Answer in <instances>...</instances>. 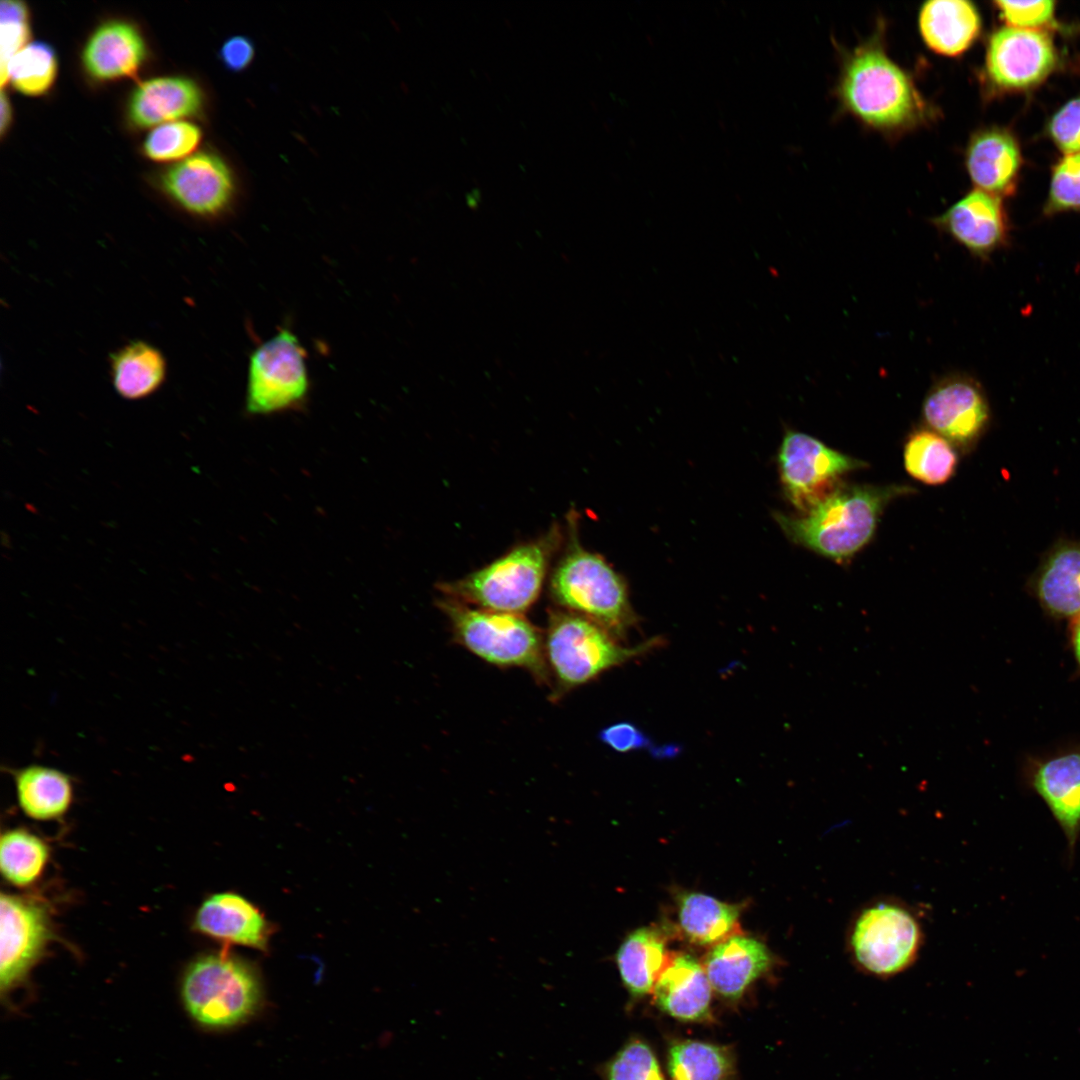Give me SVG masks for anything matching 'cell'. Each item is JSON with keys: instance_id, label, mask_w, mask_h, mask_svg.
<instances>
[{"instance_id": "cell-11", "label": "cell", "mask_w": 1080, "mask_h": 1080, "mask_svg": "<svg viewBox=\"0 0 1080 1080\" xmlns=\"http://www.w3.org/2000/svg\"><path fill=\"white\" fill-rule=\"evenodd\" d=\"M922 416L930 430L953 446L967 449L984 432L990 410L976 379L951 373L931 386L922 404Z\"/></svg>"}, {"instance_id": "cell-13", "label": "cell", "mask_w": 1080, "mask_h": 1080, "mask_svg": "<svg viewBox=\"0 0 1080 1080\" xmlns=\"http://www.w3.org/2000/svg\"><path fill=\"white\" fill-rule=\"evenodd\" d=\"M0 987L19 984L42 954L50 936L48 913L40 902L20 896L0 897Z\"/></svg>"}, {"instance_id": "cell-23", "label": "cell", "mask_w": 1080, "mask_h": 1080, "mask_svg": "<svg viewBox=\"0 0 1080 1080\" xmlns=\"http://www.w3.org/2000/svg\"><path fill=\"white\" fill-rule=\"evenodd\" d=\"M1041 606L1057 618L1080 615V542H1062L1047 555L1033 579Z\"/></svg>"}, {"instance_id": "cell-30", "label": "cell", "mask_w": 1080, "mask_h": 1080, "mask_svg": "<svg viewBox=\"0 0 1080 1080\" xmlns=\"http://www.w3.org/2000/svg\"><path fill=\"white\" fill-rule=\"evenodd\" d=\"M668 1071L672 1080H728L733 1062L723 1047L685 1040L670 1048Z\"/></svg>"}, {"instance_id": "cell-5", "label": "cell", "mask_w": 1080, "mask_h": 1080, "mask_svg": "<svg viewBox=\"0 0 1080 1080\" xmlns=\"http://www.w3.org/2000/svg\"><path fill=\"white\" fill-rule=\"evenodd\" d=\"M924 939L918 913L899 899L882 897L856 911L848 924L845 945L858 971L890 979L916 963Z\"/></svg>"}, {"instance_id": "cell-29", "label": "cell", "mask_w": 1080, "mask_h": 1080, "mask_svg": "<svg viewBox=\"0 0 1080 1080\" xmlns=\"http://www.w3.org/2000/svg\"><path fill=\"white\" fill-rule=\"evenodd\" d=\"M954 446L929 429L912 432L904 446L906 471L915 479L930 485L948 481L957 466Z\"/></svg>"}, {"instance_id": "cell-36", "label": "cell", "mask_w": 1080, "mask_h": 1080, "mask_svg": "<svg viewBox=\"0 0 1080 1080\" xmlns=\"http://www.w3.org/2000/svg\"><path fill=\"white\" fill-rule=\"evenodd\" d=\"M1 86L8 80V66L30 38L29 10L22 1L1 2Z\"/></svg>"}, {"instance_id": "cell-21", "label": "cell", "mask_w": 1080, "mask_h": 1080, "mask_svg": "<svg viewBox=\"0 0 1080 1080\" xmlns=\"http://www.w3.org/2000/svg\"><path fill=\"white\" fill-rule=\"evenodd\" d=\"M195 927L225 943L256 949H264L268 941L269 930L262 913L246 898L232 892L207 898L196 913Z\"/></svg>"}, {"instance_id": "cell-12", "label": "cell", "mask_w": 1080, "mask_h": 1080, "mask_svg": "<svg viewBox=\"0 0 1080 1080\" xmlns=\"http://www.w3.org/2000/svg\"><path fill=\"white\" fill-rule=\"evenodd\" d=\"M1057 65L1050 36L1039 30L1003 27L992 34L986 74L999 89L1026 90L1044 81Z\"/></svg>"}, {"instance_id": "cell-25", "label": "cell", "mask_w": 1080, "mask_h": 1080, "mask_svg": "<svg viewBox=\"0 0 1080 1080\" xmlns=\"http://www.w3.org/2000/svg\"><path fill=\"white\" fill-rule=\"evenodd\" d=\"M109 364L113 388L127 400L151 396L160 389L167 375L163 353L143 340H134L116 350Z\"/></svg>"}, {"instance_id": "cell-28", "label": "cell", "mask_w": 1080, "mask_h": 1080, "mask_svg": "<svg viewBox=\"0 0 1080 1080\" xmlns=\"http://www.w3.org/2000/svg\"><path fill=\"white\" fill-rule=\"evenodd\" d=\"M740 914L737 905L710 895L685 892L678 900L679 926L686 938L698 945L714 944L735 927Z\"/></svg>"}, {"instance_id": "cell-1", "label": "cell", "mask_w": 1080, "mask_h": 1080, "mask_svg": "<svg viewBox=\"0 0 1080 1080\" xmlns=\"http://www.w3.org/2000/svg\"><path fill=\"white\" fill-rule=\"evenodd\" d=\"M912 491L903 485H842L801 515L776 513L775 519L793 542L843 562L871 540L887 504Z\"/></svg>"}, {"instance_id": "cell-39", "label": "cell", "mask_w": 1080, "mask_h": 1080, "mask_svg": "<svg viewBox=\"0 0 1080 1080\" xmlns=\"http://www.w3.org/2000/svg\"><path fill=\"white\" fill-rule=\"evenodd\" d=\"M254 54V45L245 36H233L227 39L219 51L222 63L233 72L246 69L253 60Z\"/></svg>"}, {"instance_id": "cell-4", "label": "cell", "mask_w": 1080, "mask_h": 1080, "mask_svg": "<svg viewBox=\"0 0 1080 1080\" xmlns=\"http://www.w3.org/2000/svg\"><path fill=\"white\" fill-rule=\"evenodd\" d=\"M838 89L848 111L880 130L910 128L927 117V105L909 76L875 43L848 57Z\"/></svg>"}, {"instance_id": "cell-6", "label": "cell", "mask_w": 1080, "mask_h": 1080, "mask_svg": "<svg viewBox=\"0 0 1080 1080\" xmlns=\"http://www.w3.org/2000/svg\"><path fill=\"white\" fill-rule=\"evenodd\" d=\"M438 607L447 616L454 640L485 662L499 667H518L537 682L550 685L544 654V637L522 614L472 608L445 597Z\"/></svg>"}, {"instance_id": "cell-2", "label": "cell", "mask_w": 1080, "mask_h": 1080, "mask_svg": "<svg viewBox=\"0 0 1080 1080\" xmlns=\"http://www.w3.org/2000/svg\"><path fill=\"white\" fill-rule=\"evenodd\" d=\"M563 542L561 527L553 524L542 536L515 546L486 566L440 583L439 590L469 606L523 614L538 599L550 561Z\"/></svg>"}, {"instance_id": "cell-14", "label": "cell", "mask_w": 1080, "mask_h": 1080, "mask_svg": "<svg viewBox=\"0 0 1080 1080\" xmlns=\"http://www.w3.org/2000/svg\"><path fill=\"white\" fill-rule=\"evenodd\" d=\"M164 192L188 213L216 217L231 204L232 173L218 155L199 152L170 167L161 176Z\"/></svg>"}, {"instance_id": "cell-42", "label": "cell", "mask_w": 1080, "mask_h": 1080, "mask_svg": "<svg viewBox=\"0 0 1080 1080\" xmlns=\"http://www.w3.org/2000/svg\"><path fill=\"white\" fill-rule=\"evenodd\" d=\"M1071 644L1075 659L1080 667V615L1072 620Z\"/></svg>"}, {"instance_id": "cell-22", "label": "cell", "mask_w": 1080, "mask_h": 1080, "mask_svg": "<svg viewBox=\"0 0 1080 1080\" xmlns=\"http://www.w3.org/2000/svg\"><path fill=\"white\" fill-rule=\"evenodd\" d=\"M653 991L657 1005L677 1019L697 1021L709 1013L712 986L702 965L691 955H677L669 961Z\"/></svg>"}, {"instance_id": "cell-15", "label": "cell", "mask_w": 1080, "mask_h": 1080, "mask_svg": "<svg viewBox=\"0 0 1080 1080\" xmlns=\"http://www.w3.org/2000/svg\"><path fill=\"white\" fill-rule=\"evenodd\" d=\"M932 222L982 261L1009 242V221L1001 198L979 189L967 193Z\"/></svg>"}, {"instance_id": "cell-20", "label": "cell", "mask_w": 1080, "mask_h": 1080, "mask_svg": "<svg viewBox=\"0 0 1080 1080\" xmlns=\"http://www.w3.org/2000/svg\"><path fill=\"white\" fill-rule=\"evenodd\" d=\"M966 167L977 189L995 196H1008L1016 188L1021 167L1019 145L1001 128L977 132L968 144Z\"/></svg>"}, {"instance_id": "cell-18", "label": "cell", "mask_w": 1080, "mask_h": 1080, "mask_svg": "<svg viewBox=\"0 0 1080 1080\" xmlns=\"http://www.w3.org/2000/svg\"><path fill=\"white\" fill-rule=\"evenodd\" d=\"M203 107L200 87L191 79L159 77L140 83L128 101L129 122L148 128L198 115Z\"/></svg>"}, {"instance_id": "cell-24", "label": "cell", "mask_w": 1080, "mask_h": 1080, "mask_svg": "<svg viewBox=\"0 0 1080 1080\" xmlns=\"http://www.w3.org/2000/svg\"><path fill=\"white\" fill-rule=\"evenodd\" d=\"M919 29L931 50L954 57L965 52L978 37L981 18L970 1L933 0L920 9Z\"/></svg>"}, {"instance_id": "cell-35", "label": "cell", "mask_w": 1080, "mask_h": 1080, "mask_svg": "<svg viewBox=\"0 0 1080 1080\" xmlns=\"http://www.w3.org/2000/svg\"><path fill=\"white\" fill-rule=\"evenodd\" d=\"M607 1080H664L651 1048L640 1040L630 1041L609 1062Z\"/></svg>"}, {"instance_id": "cell-19", "label": "cell", "mask_w": 1080, "mask_h": 1080, "mask_svg": "<svg viewBox=\"0 0 1080 1080\" xmlns=\"http://www.w3.org/2000/svg\"><path fill=\"white\" fill-rule=\"evenodd\" d=\"M767 946L753 937L732 936L717 943L705 959L704 970L722 997L737 1000L772 964Z\"/></svg>"}, {"instance_id": "cell-10", "label": "cell", "mask_w": 1080, "mask_h": 1080, "mask_svg": "<svg viewBox=\"0 0 1080 1080\" xmlns=\"http://www.w3.org/2000/svg\"><path fill=\"white\" fill-rule=\"evenodd\" d=\"M865 466V462L794 430L786 432L778 452L784 492L802 513L842 486L845 474Z\"/></svg>"}, {"instance_id": "cell-26", "label": "cell", "mask_w": 1080, "mask_h": 1080, "mask_svg": "<svg viewBox=\"0 0 1080 1080\" xmlns=\"http://www.w3.org/2000/svg\"><path fill=\"white\" fill-rule=\"evenodd\" d=\"M20 808L30 818L52 820L63 816L70 807L73 786L63 771L30 764L13 772Z\"/></svg>"}, {"instance_id": "cell-38", "label": "cell", "mask_w": 1080, "mask_h": 1080, "mask_svg": "<svg viewBox=\"0 0 1080 1080\" xmlns=\"http://www.w3.org/2000/svg\"><path fill=\"white\" fill-rule=\"evenodd\" d=\"M1048 133L1065 154L1080 152V96L1068 101L1052 116Z\"/></svg>"}, {"instance_id": "cell-9", "label": "cell", "mask_w": 1080, "mask_h": 1080, "mask_svg": "<svg viewBox=\"0 0 1080 1080\" xmlns=\"http://www.w3.org/2000/svg\"><path fill=\"white\" fill-rule=\"evenodd\" d=\"M308 390L306 353L291 330L281 329L253 351L246 391L249 414L296 409L303 405Z\"/></svg>"}, {"instance_id": "cell-17", "label": "cell", "mask_w": 1080, "mask_h": 1080, "mask_svg": "<svg viewBox=\"0 0 1080 1080\" xmlns=\"http://www.w3.org/2000/svg\"><path fill=\"white\" fill-rule=\"evenodd\" d=\"M147 56L140 31L131 23L111 20L98 26L82 52L86 72L95 80L107 81L137 74Z\"/></svg>"}, {"instance_id": "cell-31", "label": "cell", "mask_w": 1080, "mask_h": 1080, "mask_svg": "<svg viewBox=\"0 0 1080 1080\" xmlns=\"http://www.w3.org/2000/svg\"><path fill=\"white\" fill-rule=\"evenodd\" d=\"M48 857L44 841L26 830H10L1 837L0 868L13 885L24 887L36 881Z\"/></svg>"}, {"instance_id": "cell-8", "label": "cell", "mask_w": 1080, "mask_h": 1080, "mask_svg": "<svg viewBox=\"0 0 1080 1080\" xmlns=\"http://www.w3.org/2000/svg\"><path fill=\"white\" fill-rule=\"evenodd\" d=\"M181 995L186 1010L200 1025L213 1029L236 1026L252 1017L262 999L253 967L225 952L203 955L185 971Z\"/></svg>"}, {"instance_id": "cell-40", "label": "cell", "mask_w": 1080, "mask_h": 1080, "mask_svg": "<svg viewBox=\"0 0 1080 1080\" xmlns=\"http://www.w3.org/2000/svg\"><path fill=\"white\" fill-rule=\"evenodd\" d=\"M600 739L618 752H627L641 747L645 737L629 723H618L606 727L600 732Z\"/></svg>"}, {"instance_id": "cell-32", "label": "cell", "mask_w": 1080, "mask_h": 1080, "mask_svg": "<svg viewBox=\"0 0 1080 1080\" xmlns=\"http://www.w3.org/2000/svg\"><path fill=\"white\" fill-rule=\"evenodd\" d=\"M57 68L53 47L46 42L35 41L24 46L11 59L8 80L20 93L40 96L53 85Z\"/></svg>"}, {"instance_id": "cell-33", "label": "cell", "mask_w": 1080, "mask_h": 1080, "mask_svg": "<svg viewBox=\"0 0 1080 1080\" xmlns=\"http://www.w3.org/2000/svg\"><path fill=\"white\" fill-rule=\"evenodd\" d=\"M201 139L198 126L187 121H173L154 128L143 144L144 154L155 161L178 160L196 149Z\"/></svg>"}, {"instance_id": "cell-3", "label": "cell", "mask_w": 1080, "mask_h": 1080, "mask_svg": "<svg viewBox=\"0 0 1080 1080\" xmlns=\"http://www.w3.org/2000/svg\"><path fill=\"white\" fill-rule=\"evenodd\" d=\"M568 520L565 549L549 580L550 597L561 609L623 637L635 622L627 586L602 556L580 544L574 513Z\"/></svg>"}, {"instance_id": "cell-41", "label": "cell", "mask_w": 1080, "mask_h": 1080, "mask_svg": "<svg viewBox=\"0 0 1080 1080\" xmlns=\"http://www.w3.org/2000/svg\"><path fill=\"white\" fill-rule=\"evenodd\" d=\"M1 135L4 136L5 132L9 128L12 121V109L8 97L4 92L1 93Z\"/></svg>"}, {"instance_id": "cell-16", "label": "cell", "mask_w": 1080, "mask_h": 1080, "mask_svg": "<svg viewBox=\"0 0 1080 1080\" xmlns=\"http://www.w3.org/2000/svg\"><path fill=\"white\" fill-rule=\"evenodd\" d=\"M1027 780L1064 834L1073 862L1080 838V749L1036 762Z\"/></svg>"}, {"instance_id": "cell-7", "label": "cell", "mask_w": 1080, "mask_h": 1080, "mask_svg": "<svg viewBox=\"0 0 1080 1080\" xmlns=\"http://www.w3.org/2000/svg\"><path fill=\"white\" fill-rule=\"evenodd\" d=\"M657 642L654 639L624 647L595 622L563 609L551 610L544 654L550 679L555 682L552 696L559 698L606 670L644 654Z\"/></svg>"}, {"instance_id": "cell-37", "label": "cell", "mask_w": 1080, "mask_h": 1080, "mask_svg": "<svg viewBox=\"0 0 1080 1080\" xmlns=\"http://www.w3.org/2000/svg\"><path fill=\"white\" fill-rule=\"evenodd\" d=\"M1001 18L1010 26L1038 30L1053 22L1055 2L1041 1H995Z\"/></svg>"}, {"instance_id": "cell-27", "label": "cell", "mask_w": 1080, "mask_h": 1080, "mask_svg": "<svg viewBox=\"0 0 1080 1080\" xmlns=\"http://www.w3.org/2000/svg\"><path fill=\"white\" fill-rule=\"evenodd\" d=\"M667 963L664 936L652 927L631 932L616 952L620 977L634 996L650 992Z\"/></svg>"}, {"instance_id": "cell-34", "label": "cell", "mask_w": 1080, "mask_h": 1080, "mask_svg": "<svg viewBox=\"0 0 1080 1080\" xmlns=\"http://www.w3.org/2000/svg\"><path fill=\"white\" fill-rule=\"evenodd\" d=\"M1080 212V152L1065 154L1053 168L1044 214Z\"/></svg>"}]
</instances>
